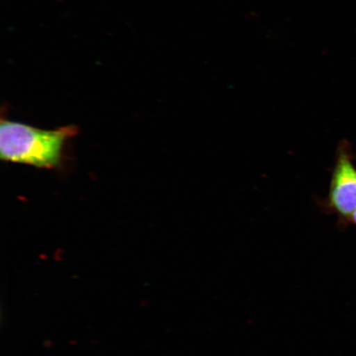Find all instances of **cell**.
Wrapping results in <instances>:
<instances>
[{
	"label": "cell",
	"instance_id": "cell-1",
	"mask_svg": "<svg viewBox=\"0 0 356 356\" xmlns=\"http://www.w3.org/2000/svg\"><path fill=\"white\" fill-rule=\"evenodd\" d=\"M74 126L42 130L29 124L1 120L0 158L3 161L38 168L60 167L66 142L77 135Z\"/></svg>",
	"mask_w": 356,
	"mask_h": 356
},
{
	"label": "cell",
	"instance_id": "cell-2",
	"mask_svg": "<svg viewBox=\"0 0 356 356\" xmlns=\"http://www.w3.org/2000/svg\"><path fill=\"white\" fill-rule=\"evenodd\" d=\"M355 159L350 142L341 140L337 149L328 194L318 203L324 212L337 216L338 225L342 228L349 225L350 218L356 209Z\"/></svg>",
	"mask_w": 356,
	"mask_h": 356
},
{
	"label": "cell",
	"instance_id": "cell-3",
	"mask_svg": "<svg viewBox=\"0 0 356 356\" xmlns=\"http://www.w3.org/2000/svg\"><path fill=\"white\" fill-rule=\"evenodd\" d=\"M353 225L356 226V209L354 211L353 215H351L349 220V225Z\"/></svg>",
	"mask_w": 356,
	"mask_h": 356
}]
</instances>
